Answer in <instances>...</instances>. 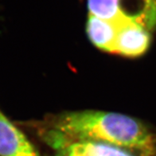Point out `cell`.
<instances>
[{"mask_svg": "<svg viewBox=\"0 0 156 156\" xmlns=\"http://www.w3.org/2000/svg\"><path fill=\"white\" fill-rule=\"evenodd\" d=\"M54 131L69 140L91 141L154 156L156 139L146 126L119 113L80 111L61 115L54 120Z\"/></svg>", "mask_w": 156, "mask_h": 156, "instance_id": "cell-1", "label": "cell"}, {"mask_svg": "<svg viewBox=\"0 0 156 156\" xmlns=\"http://www.w3.org/2000/svg\"><path fill=\"white\" fill-rule=\"evenodd\" d=\"M89 15L117 23H132L150 30L156 25V0H88Z\"/></svg>", "mask_w": 156, "mask_h": 156, "instance_id": "cell-2", "label": "cell"}, {"mask_svg": "<svg viewBox=\"0 0 156 156\" xmlns=\"http://www.w3.org/2000/svg\"><path fill=\"white\" fill-rule=\"evenodd\" d=\"M0 156H41L24 133L1 110Z\"/></svg>", "mask_w": 156, "mask_h": 156, "instance_id": "cell-3", "label": "cell"}, {"mask_svg": "<svg viewBox=\"0 0 156 156\" xmlns=\"http://www.w3.org/2000/svg\"><path fill=\"white\" fill-rule=\"evenodd\" d=\"M150 43L149 30L136 23H119L114 53L125 57H139L147 50Z\"/></svg>", "mask_w": 156, "mask_h": 156, "instance_id": "cell-4", "label": "cell"}, {"mask_svg": "<svg viewBox=\"0 0 156 156\" xmlns=\"http://www.w3.org/2000/svg\"><path fill=\"white\" fill-rule=\"evenodd\" d=\"M52 144L58 156H134L117 147L91 141H73L60 135Z\"/></svg>", "mask_w": 156, "mask_h": 156, "instance_id": "cell-5", "label": "cell"}, {"mask_svg": "<svg viewBox=\"0 0 156 156\" xmlns=\"http://www.w3.org/2000/svg\"><path fill=\"white\" fill-rule=\"evenodd\" d=\"M119 23L89 15L86 32L91 42L98 49L114 53Z\"/></svg>", "mask_w": 156, "mask_h": 156, "instance_id": "cell-6", "label": "cell"}]
</instances>
